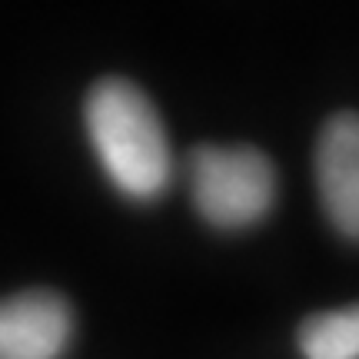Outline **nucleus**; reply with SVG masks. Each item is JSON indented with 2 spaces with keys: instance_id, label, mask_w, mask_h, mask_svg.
<instances>
[{
  "instance_id": "7ed1b4c3",
  "label": "nucleus",
  "mask_w": 359,
  "mask_h": 359,
  "mask_svg": "<svg viewBox=\"0 0 359 359\" xmlns=\"http://www.w3.org/2000/svg\"><path fill=\"white\" fill-rule=\"evenodd\" d=\"M74 339V313L50 290L0 299V359H60Z\"/></svg>"
},
{
  "instance_id": "39448f33",
  "label": "nucleus",
  "mask_w": 359,
  "mask_h": 359,
  "mask_svg": "<svg viewBox=\"0 0 359 359\" xmlns=\"http://www.w3.org/2000/svg\"><path fill=\"white\" fill-rule=\"evenodd\" d=\"M299 349L306 359H359V303L309 316L299 326Z\"/></svg>"
},
{
  "instance_id": "f03ea898",
  "label": "nucleus",
  "mask_w": 359,
  "mask_h": 359,
  "mask_svg": "<svg viewBox=\"0 0 359 359\" xmlns=\"http://www.w3.org/2000/svg\"><path fill=\"white\" fill-rule=\"evenodd\" d=\"M187 173L200 217L219 230L253 226L276 200L273 163L253 147H196Z\"/></svg>"
},
{
  "instance_id": "f257e3e1",
  "label": "nucleus",
  "mask_w": 359,
  "mask_h": 359,
  "mask_svg": "<svg viewBox=\"0 0 359 359\" xmlns=\"http://www.w3.org/2000/svg\"><path fill=\"white\" fill-rule=\"evenodd\" d=\"M87 133L116 190L130 200H156L173 180L167 130L150 97L130 80L107 77L87 93Z\"/></svg>"
},
{
  "instance_id": "20e7f679",
  "label": "nucleus",
  "mask_w": 359,
  "mask_h": 359,
  "mask_svg": "<svg viewBox=\"0 0 359 359\" xmlns=\"http://www.w3.org/2000/svg\"><path fill=\"white\" fill-rule=\"evenodd\" d=\"M316 183L336 230L359 240V116L336 114L316 140Z\"/></svg>"
}]
</instances>
